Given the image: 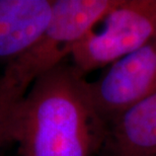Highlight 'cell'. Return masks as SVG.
<instances>
[{
    "label": "cell",
    "instance_id": "3",
    "mask_svg": "<svg viewBox=\"0 0 156 156\" xmlns=\"http://www.w3.org/2000/svg\"><path fill=\"white\" fill-rule=\"evenodd\" d=\"M156 41V0H120L70 55L81 75L108 67Z\"/></svg>",
    "mask_w": 156,
    "mask_h": 156
},
{
    "label": "cell",
    "instance_id": "7",
    "mask_svg": "<svg viewBox=\"0 0 156 156\" xmlns=\"http://www.w3.org/2000/svg\"><path fill=\"white\" fill-rule=\"evenodd\" d=\"M23 98L0 83V149L16 142Z\"/></svg>",
    "mask_w": 156,
    "mask_h": 156
},
{
    "label": "cell",
    "instance_id": "4",
    "mask_svg": "<svg viewBox=\"0 0 156 156\" xmlns=\"http://www.w3.org/2000/svg\"><path fill=\"white\" fill-rule=\"evenodd\" d=\"M88 87L96 111L108 126L156 90V41L108 65Z\"/></svg>",
    "mask_w": 156,
    "mask_h": 156
},
{
    "label": "cell",
    "instance_id": "1",
    "mask_svg": "<svg viewBox=\"0 0 156 156\" xmlns=\"http://www.w3.org/2000/svg\"><path fill=\"white\" fill-rule=\"evenodd\" d=\"M108 129L85 76L64 61L37 78L24 95L20 156H98Z\"/></svg>",
    "mask_w": 156,
    "mask_h": 156
},
{
    "label": "cell",
    "instance_id": "5",
    "mask_svg": "<svg viewBox=\"0 0 156 156\" xmlns=\"http://www.w3.org/2000/svg\"><path fill=\"white\" fill-rule=\"evenodd\" d=\"M54 0H0V65L7 66L45 32Z\"/></svg>",
    "mask_w": 156,
    "mask_h": 156
},
{
    "label": "cell",
    "instance_id": "2",
    "mask_svg": "<svg viewBox=\"0 0 156 156\" xmlns=\"http://www.w3.org/2000/svg\"><path fill=\"white\" fill-rule=\"evenodd\" d=\"M120 0H54L50 23L38 41L5 66L0 83L21 96L47 71L69 58L78 43Z\"/></svg>",
    "mask_w": 156,
    "mask_h": 156
},
{
    "label": "cell",
    "instance_id": "6",
    "mask_svg": "<svg viewBox=\"0 0 156 156\" xmlns=\"http://www.w3.org/2000/svg\"><path fill=\"white\" fill-rule=\"evenodd\" d=\"M99 156H156V90L108 125Z\"/></svg>",
    "mask_w": 156,
    "mask_h": 156
}]
</instances>
